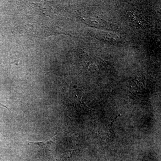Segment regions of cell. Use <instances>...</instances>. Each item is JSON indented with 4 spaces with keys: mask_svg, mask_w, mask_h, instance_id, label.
Instances as JSON below:
<instances>
[{
    "mask_svg": "<svg viewBox=\"0 0 161 161\" xmlns=\"http://www.w3.org/2000/svg\"><path fill=\"white\" fill-rule=\"evenodd\" d=\"M58 132L50 139H49L48 141H46V142H29V143L30 144H35V145H37L38 147H40L41 149H44L48 148L49 147H51L52 144L54 142Z\"/></svg>",
    "mask_w": 161,
    "mask_h": 161,
    "instance_id": "6da1fadb",
    "label": "cell"
},
{
    "mask_svg": "<svg viewBox=\"0 0 161 161\" xmlns=\"http://www.w3.org/2000/svg\"><path fill=\"white\" fill-rule=\"evenodd\" d=\"M0 104L2 105H3V107H5V108H6L8 109V108H7V107L3 105L2 104V103H0Z\"/></svg>",
    "mask_w": 161,
    "mask_h": 161,
    "instance_id": "7a4b0ae2",
    "label": "cell"
}]
</instances>
